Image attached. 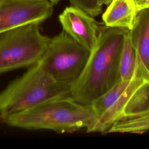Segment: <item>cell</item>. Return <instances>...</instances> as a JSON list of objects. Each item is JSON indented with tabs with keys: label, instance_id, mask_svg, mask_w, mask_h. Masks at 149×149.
Masks as SVG:
<instances>
[{
	"label": "cell",
	"instance_id": "cell-11",
	"mask_svg": "<svg viewBox=\"0 0 149 149\" xmlns=\"http://www.w3.org/2000/svg\"><path fill=\"white\" fill-rule=\"evenodd\" d=\"M119 65L120 80H129L136 75H137V55L130 38L129 30L125 36Z\"/></svg>",
	"mask_w": 149,
	"mask_h": 149
},
{
	"label": "cell",
	"instance_id": "cell-9",
	"mask_svg": "<svg viewBox=\"0 0 149 149\" xmlns=\"http://www.w3.org/2000/svg\"><path fill=\"white\" fill-rule=\"evenodd\" d=\"M129 35L137 55V74L149 80V8L137 12Z\"/></svg>",
	"mask_w": 149,
	"mask_h": 149
},
{
	"label": "cell",
	"instance_id": "cell-5",
	"mask_svg": "<svg viewBox=\"0 0 149 149\" xmlns=\"http://www.w3.org/2000/svg\"><path fill=\"white\" fill-rule=\"evenodd\" d=\"M40 24L30 23L0 34V74L38 63L50 41Z\"/></svg>",
	"mask_w": 149,
	"mask_h": 149
},
{
	"label": "cell",
	"instance_id": "cell-12",
	"mask_svg": "<svg viewBox=\"0 0 149 149\" xmlns=\"http://www.w3.org/2000/svg\"><path fill=\"white\" fill-rule=\"evenodd\" d=\"M149 130V113L135 118L118 121L113 123L106 133H143Z\"/></svg>",
	"mask_w": 149,
	"mask_h": 149
},
{
	"label": "cell",
	"instance_id": "cell-13",
	"mask_svg": "<svg viewBox=\"0 0 149 149\" xmlns=\"http://www.w3.org/2000/svg\"><path fill=\"white\" fill-rule=\"evenodd\" d=\"M70 6L79 8L92 17L101 13L102 5L98 0H69Z\"/></svg>",
	"mask_w": 149,
	"mask_h": 149
},
{
	"label": "cell",
	"instance_id": "cell-16",
	"mask_svg": "<svg viewBox=\"0 0 149 149\" xmlns=\"http://www.w3.org/2000/svg\"><path fill=\"white\" fill-rule=\"evenodd\" d=\"M44 1H48V2L52 3L54 4V5H56V4H57L59 1H61V0H44Z\"/></svg>",
	"mask_w": 149,
	"mask_h": 149
},
{
	"label": "cell",
	"instance_id": "cell-2",
	"mask_svg": "<svg viewBox=\"0 0 149 149\" xmlns=\"http://www.w3.org/2000/svg\"><path fill=\"white\" fill-rule=\"evenodd\" d=\"M95 119L91 105L81 104L70 97H65L47 101L1 120L15 127L62 133L87 129Z\"/></svg>",
	"mask_w": 149,
	"mask_h": 149
},
{
	"label": "cell",
	"instance_id": "cell-14",
	"mask_svg": "<svg viewBox=\"0 0 149 149\" xmlns=\"http://www.w3.org/2000/svg\"><path fill=\"white\" fill-rule=\"evenodd\" d=\"M137 10L149 8V0H132Z\"/></svg>",
	"mask_w": 149,
	"mask_h": 149
},
{
	"label": "cell",
	"instance_id": "cell-8",
	"mask_svg": "<svg viewBox=\"0 0 149 149\" xmlns=\"http://www.w3.org/2000/svg\"><path fill=\"white\" fill-rule=\"evenodd\" d=\"M63 30L81 45L91 52L97 45L100 25L93 17L82 10L70 6L59 16Z\"/></svg>",
	"mask_w": 149,
	"mask_h": 149
},
{
	"label": "cell",
	"instance_id": "cell-3",
	"mask_svg": "<svg viewBox=\"0 0 149 149\" xmlns=\"http://www.w3.org/2000/svg\"><path fill=\"white\" fill-rule=\"evenodd\" d=\"M91 105L96 119L86 129L87 133L106 134L118 121L149 113V80L137 75L129 80H120Z\"/></svg>",
	"mask_w": 149,
	"mask_h": 149
},
{
	"label": "cell",
	"instance_id": "cell-10",
	"mask_svg": "<svg viewBox=\"0 0 149 149\" xmlns=\"http://www.w3.org/2000/svg\"><path fill=\"white\" fill-rule=\"evenodd\" d=\"M137 10L132 0H112L102 15L105 26L130 29Z\"/></svg>",
	"mask_w": 149,
	"mask_h": 149
},
{
	"label": "cell",
	"instance_id": "cell-1",
	"mask_svg": "<svg viewBox=\"0 0 149 149\" xmlns=\"http://www.w3.org/2000/svg\"><path fill=\"white\" fill-rule=\"evenodd\" d=\"M129 29L100 25L95 48L80 76L72 86L70 97L91 105L120 80L119 65L125 36Z\"/></svg>",
	"mask_w": 149,
	"mask_h": 149
},
{
	"label": "cell",
	"instance_id": "cell-7",
	"mask_svg": "<svg viewBox=\"0 0 149 149\" xmlns=\"http://www.w3.org/2000/svg\"><path fill=\"white\" fill-rule=\"evenodd\" d=\"M54 6L44 0H0V34L27 24H40L51 16Z\"/></svg>",
	"mask_w": 149,
	"mask_h": 149
},
{
	"label": "cell",
	"instance_id": "cell-6",
	"mask_svg": "<svg viewBox=\"0 0 149 149\" xmlns=\"http://www.w3.org/2000/svg\"><path fill=\"white\" fill-rule=\"evenodd\" d=\"M90 52L63 30L50 38L38 63L57 81L72 87L82 73Z\"/></svg>",
	"mask_w": 149,
	"mask_h": 149
},
{
	"label": "cell",
	"instance_id": "cell-15",
	"mask_svg": "<svg viewBox=\"0 0 149 149\" xmlns=\"http://www.w3.org/2000/svg\"><path fill=\"white\" fill-rule=\"evenodd\" d=\"M111 1L112 0H98V2L101 5H108Z\"/></svg>",
	"mask_w": 149,
	"mask_h": 149
},
{
	"label": "cell",
	"instance_id": "cell-4",
	"mask_svg": "<svg viewBox=\"0 0 149 149\" xmlns=\"http://www.w3.org/2000/svg\"><path fill=\"white\" fill-rule=\"evenodd\" d=\"M72 86L57 81L38 63L0 92V118L47 101L70 97Z\"/></svg>",
	"mask_w": 149,
	"mask_h": 149
}]
</instances>
